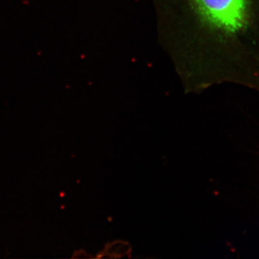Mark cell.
I'll return each mask as SVG.
<instances>
[{"label":"cell","instance_id":"obj_1","mask_svg":"<svg viewBox=\"0 0 259 259\" xmlns=\"http://www.w3.org/2000/svg\"><path fill=\"white\" fill-rule=\"evenodd\" d=\"M207 36L215 82L259 92V0H188Z\"/></svg>","mask_w":259,"mask_h":259}]
</instances>
